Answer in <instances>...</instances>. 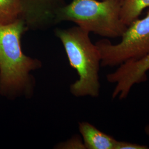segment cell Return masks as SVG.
Returning <instances> with one entry per match:
<instances>
[{"label": "cell", "instance_id": "6da1fadb", "mask_svg": "<svg viewBox=\"0 0 149 149\" xmlns=\"http://www.w3.org/2000/svg\"><path fill=\"white\" fill-rule=\"evenodd\" d=\"M28 30L21 18L0 24V96L7 99L32 96L35 80L31 73L42 66L22 51V37Z\"/></svg>", "mask_w": 149, "mask_h": 149}, {"label": "cell", "instance_id": "7a4b0ae2", "mask_svg": "<svg viewBox=\"0 0 149 149\" xmlns=\"http://www.w3.org/2000/svg\"><path fill=\"white\" fill-rule=\"evenodd\" d=\"M55 35L61 41L71 66L76 70L79 79L70 86V92L77 97L100 95L99 71L101 57L90 32L79 27L56 29Z\"/></svg>", "mask_w": 149, "mask_h": 149}, {"label": "cell", "instance_id": "3957f363", "mask_svg": "<svg viewBox=\"0 0 149 149\" xmlns=\"http://www.w3.org/2000/svg\"><path fill=\"white\" fill-rule=\"evenodd\" d=\"M121 0H72L57 12L55 23L71 22L102 37L120 38L127 26L120 17Z\"/></svg>", "mask_w": 149, "mask_h": 149}, {"label": "cell", "instance_id": "277c9868", "mask_svg": "<svg viewBox=\"0 0 149 149\" xmlns=\"http://www.w3.org/2000/svg\"><path fill=\"white\" fill-rule=\"evenodd\" d=\"M116 44L107 39L96 42L101 57V67H115L135 61L149 54V9L142 19L138 18L128 26Z\"/></svg>", "mask_w": 149, "mask_h": 149}, {"label": "cell", "instance_id": "5b68a950", "mask_svg": "<svg viewBox=\"0 0 149 149\" xmlns=\"http://www.w3.org/2000/svg\"><path fill=\"white\" fill-rule=\"evenodd\" d=\"M149 54L141 59L128 61L118 66L117 69L107 75V81L116 86L112 92L113 99L124 100L128 97L135 85L148 80Z\"/></svg>", "mask_w": 149, "mask_h": 149}, {"label": "cell", "instance_id": "8992f818", "mask_svg": "<svg viewBox=\"0 0 149 149\" xmlns=\"http://www.w3.org/2000/svg\"><path fill=\"white\" fill-rule=\"evenodd\" d=\"M66 4L65 0H22L21 18L28 29L46 28L55 24L57 12Z\"/></svg>", "mask_w": 149, "mask_h": 149}, {"label": "cell", "instance_id": "52a82bcc", "mask_svg": "<svg viewBox=\"0 0 149 149\" xmlns=\"http://www.w3.org/2000/svg\"><path fill=\"white\" fill-rule=\"evenodd\" d=\"M85 149H115L117 140L100 130L87 122L79 124Z\"/></svg>", "mask_w": 149, "mask_h": 149}, {"label": "cell", "instance_id": "ba28073f", "mask_svg": "<svg viewBox=\"0 0 149 149\" xmlns=\"http://www.w3.org/2000/svg\"><path fill=\"white\" fill-rule=\"evenodd\" d=\"M149 7V0H123L120 17L127 27L138 19L144 9Z\"/></svg>", "mask_w": 149, "mask_h": 149}, {"label": "cell", "instance_id": "9c48e42d", "mask_svg": "<svg viewBox=\"0 0 149 149\" xmlns=\"http://www.w3.org/2000/svg\"><path fill=\"white\" fill-rule=\"evenodd\" d=\"M22 13V0H0V24H10L21 19Z\"/></svg>", "mask_w": 149, "mask_h": 149}, {"label": "cell", "instance_id": "30bf717a", "mask_svg": "<svg viewBox=\"0 0 149 149\" xmlns=\"http://www.w3.org/2000/svg\"><path fill=\"white\" fill-rule=\"evenodd\" d=\"M115 149H149V147L148 145L118 140Z\"/></svg>", "mask_w": 149, "mask_h": 149}, {"label": "cell", "instance_id": "8fae6325", "mask_svg": "<svg viewBox=\"0 0 149 149\" xmlns=\"http://www.w3.org/2000/svg\"><path fill=\"white\" fill-rule=\"evenodd\" d=\"M61 147H63L62 148L68 149H85L83 140H82V139L79 136H76L74 138L71 139L68 142L62 144V146H61Z\"/></svg>", "mask_w": 149, "mask_h": 149}, {"label": "cell", "instance_id": "7c38bea8", "mask_svg": "<svg viewBox=\"0 0 149 149\" xmlns=\"http://www.w3.org/2000/svg\"><path fill=\"white\" fill-rule=\"evenodd\" d=\"M144 131H145V133L146 134V135L149 138V124L146 125V127L144 129Z\"/></svg>", "mask_w": 149, "mask_h": 149}, {"label": "cell", "instance_id": "4fadbf2b", "mask_svg": "<svg viewBox=\"0 0 149 149\" xmlns=\"http://www.w3.org/2000/svg\"><path fill=\"white\" fill-rule=\"evenodd\" d=\"M121 1H123V0H121Z\"/></svg>", "mask_w": 149, "mask_h": 149}]
</instances>
